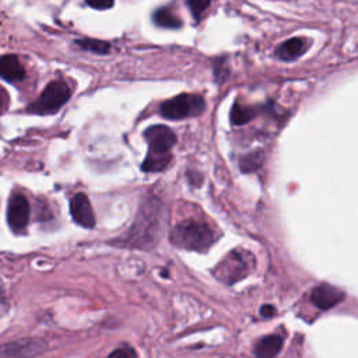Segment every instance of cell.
<instances>
[{
  "instance_id": "obj_2",
  "label": "cell",
  "mask_w": 358,
  "mask_h": 358,
  "mask_svg": "<svg viewBox=\"0 0 358 358\" xmlns=\"http://www.w3.org/2000/svg\"><path fill=\"white\" fill-rule=\"evenodd\" d=\"M144 137L148 143V152L141 165L145 172H159L164 171L171 159V148L176 143L175 133L162 124H155L144 131Z\"/></svg>"
},
{
  "instance_id": "obj_5",
  "label": "cell",
  "mask_w": 358,
  "mask_h": 358,
  "mask_svg": "<svg viewBox=\"0 0 358 358\" xmlns=\"http://www.w3.org/2000/svg\"><path fill=\"white\" fill-rule=\"evenodd\" d=\"M206 102L200 95L180 94L161 103L159 112L164 117L179 120L185 117H194L204 112Z\"/></svg>"
},
{
  "instance_id": "obj_11",
  "label": "cell",
  "mask_w": 358,
  "mask_h": 358,
  "mask_svg": "<svg viewBox=\"0 0 358 358\" xmlns=\"http://www.w3.org/2000/svg\"><path fill=\"white\" fill-rule=\"evenodd\" d=\"M0 77L6 81H20L25 77V70L14 55H6L0 57Z\"/></svg>"
},
{
  "instance_id": "obj_17",
  "label": "cell",
  "mask_w": 358,
  "mask_h": 358,
  "mask_svg": "<svg viewBox=\"0 0 358 358\" xmlns=\"http://www.w3.org/2000/svg\"><path fill=\"white\" fill-rule=\"evenodd\" d=\"M76 43L83 48L84 50H90V52H94V53H108L110 46L108 42H103V41H98V39H77Z\"/></svg>"
},
{
  "instance_id": "obj_20",
  "label": "cell",
  "mask_w": 358,
  "mask_h": 358,
  "mask_svg": "<svg viewBox=\"0 0 358 358\" xmlns=\"http://www.w3.org/2000/svg\"><path fill=\"white\" fill-rule=\"evenodd\" d=\"M91 7L98 10H106L113 6V0H85Z\"/></svg>"
},
{
  "instance_id": "obj_18",
  "label": "cell",
  "mask_w": 358,
  "mask_h": 358,
  "mask_svg": "<svg viewBox=\"0 0 358 358\" xmlns=\"http://www.w3.org/2000/svg\"><path fill=\"white\" fill-rule=\"evenodd\" d=\"M210 3H211V0H187L189 10L192 11V14L196 20H200L203 13L208 8Z\"/></svg>"
},
{
  "instance_id": "obj_15",
  "label": "cell",
  "mask_w": 358,
  "mask_h": 358,
  "mask_svg": "<svg viewBox=\"0 0 358 358\" xmlns=\"http://www.w3.org/2000/svg\"><path fill=\"white\" fill-rule=\"evenodd\" d=\"M256 116V109L246 105L235 103L231 110V122L234 124H245Z\"/></svg>"
},
{
  "instance_id": "obj_3",
  "label": "cell",
  "mask_w": 358,
  "mask_h": 358,
  "mask_svg": "<svg viewBox=\"0 0 358 358\" xmlns=\"http://www.w3.org/2000/svg\"><path fill=\"white\" fill-rule=\"evenodd\" d=\"M215 241V234L211 227L200 220H185L173 227L171 242L182 249L204 252Z\"/></svg>"
},
{
  "instance_id": "obj_1",
  "label": "cell",
  "mask_w": 358,
  "mask_h": 358,
  "mask_svg": "<svg viewBox=\"0 0 358 358\" xmlns=\"http://www.w3.org/2000/svg\"><path fill=\"white\" fill-rule=\"evenodd\" d=\"M161 229L162 204L158 199L151 197L143 203L130 231L122 241L127 246L150 248L158 241Z\"/></svg>"
},
{
  "instance_id": "obj_19",
  "label": "cell",
  "mask_w": 358,
  "mask_h": 358,
  "mask_svg": "<svg viewBox=\"0 0 358 358\" xmlns=\"http://www.w3.org/2000/svg\"><path fill=\"white\" fill-rule=\"evenodd\" d=\"M108 358H136V351L130 347H122L115 350Z\"/></svg>"
},
{
  "instance_id": "obj_7",
  "label": "cell",
  "mask_w": 358,
  "mask_h": 358,
  "mask_svg": "<svg viewBox=\"0 0 358 358\" xmlns=\"http://www.w3.org/2000/svg\"><path fill=\"white\" fill-rule=\"evenodd\" d=\"M45 348L41 340L25 338L0 345V358H32Z\"/></svg>"
},
{
  "instance_id": "obj_16",
  "label": "cell",
  "mask_w": 358,
  "mask_h": 358,
  "mask_svg": "<svg viewBox=\"0 0 358 358\" xmlns=\"http://www.w3.org/2000/svg\"><path fill=\"white\" fill-rule=\"evenodd\" d=\"M263 159H264L263 152H262L260 150H256V151H252V152L243 155V157L241 158L239 166H241V169H242L243 172L255 171V169H257V168L262 165Z\"/></svg>"
},
{
  "instance_id": "obj_14",
  "label": "cell",
  "mask_w": 358,
  "mask_h": 358,
  "mask_svg": "<svg viewBox=\"0 0 358 358\" xmlns=\"http://www.w3.org/2000/svg\"><path fill=\"white\" fill-rule=\"evenodd\" d=\"M154 22L159 27L165 28H179L182 21L176 14H173L169 8H159L154 13Z\"/></svg>"
},
{
  "instance_id": "obj_4",
  "label": "cell",
  "mask_w": 358,
  "mask_h": 358,
  "mask_svg": "<svg viewBox=\"0 0 358 358\" xmlns=\"http://www.w3.org/2000/svg\"><path fill=\"white\" fill-rule=\"evenodd\" d=\"M252 262L253 256L246 250H234L215 266L214 275L225 284H234L249 274Z\"/></svg>"
},
{
  "instance_id": "obj_9",
  "label": "cell",
  "mask_w": 358,
  "mask_h": 358,
  "mask_svg": "<svg viewBox=\"0 0 358 358\" xmlns=\"http://www.w3.org/2000/svg\"><path fill=\"white\" fill-rule=\"evenodd\" d=\"M70 213L77 224L84 228H92L95 225V215L88 197L84 193H77L70 201Z\"/></svg>"
},
{
  "instance_id": "obj_13",
  "label": "cell",
  "mask_w": 358,
  "mask_h": 358,
  "mask_svg": "<svg viewBox=\"0 0 358 358\" xmlns=\"http://www.w3.org/2000/svg\"><path fill=\"white\" fill-rule=\"evenodd\" d=\"M282 347V337L277 334H268L256 344L257 358H274Z\"/></svg>"
},
{
  "instance_id": "obj_10",
  "label": "cell",
  "mask_w": 358,
  "mask_h": 358,
  "mask_svg": "<svg viewBox=\"0 0 358 358\" xmlns=\"http://www.w3.org/2000/svg\"><path fill=\"white\" fill-rule=\"evenodd\" d=\"M344 298V292L330 284H320L313 288L310 294V301L319 309H330L341 302Z\"/></svg>"
},
{
  "instance_id": "obj_8",
  "label": "cell",
  "mask_w": 358,
  "mask_h": 358,
  "mask_svg": "<svg viewBox=\"0 0 358 358\" xmlns=\"http://www.w3.org/2000/svg\"><path fill=\"white\" fill-rule=\"evenodd\" d=\"M29 220V203L22 194H15L10 199L7 207V221L13 231H22Z\"/></svg>"
},
{
  "instance_id": "obj_12",
  "label": "cell",
  "mask_w": 358,
  "mask_h": 358,
  "mask_svg": "<svg viewBox=\"0 0 358 358\" xmlns=\"http://www.w3.org/2000/svg\"><path fill=\"white\" fill-rule=\"evenodd\" d=\"M306 48H308V42L305 41V38H291L277 48L275 55L278 59L289 62L303 55Z\"/></svg>"
},
{
  "instance_id": "obj_6",
  "label": "cell",
  "mask_w": 358,
  "mask_h": 358,
  "mask_svg": "<svg viewBox=\"0 0 358 358\" xmlns=\"http://www.w3.org/2000/svg\"><path fill=\"white\" fill-rule=\"evenodd\" d=\"M70 98V87L63 80L50 81L42 91L39 98L28 106L32 113H52L60 109Z\"/></svg>"
},
{
  "instance_id": "obj_21",
  "label": "cell",
  "mask_w": 358,
  "mask_h": 358,
  "mask_svg": "<svg viewBox=\"0 0 358 358\" xmlns=\"http://www.w3.org/2000/svg\"><path fill=\"white\" fill-rule=\"evenodd\" d=\"M260 315L264 316V317H270L274 315V308L271 305H264L262 309H260Z\"/></svg>"
}]
</instances>
